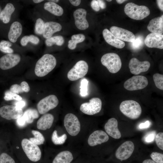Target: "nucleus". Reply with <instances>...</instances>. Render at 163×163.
Returning a JSON list of instances; mask_svg holds the SVG:
<instances>
[{
	"label": "nucleus",
	"instance_id": "obj_53",
	"mask_svg": "<svg viewBox=\"0 0 163 163\" xmlns=\"http://www.w3.org/2000/svg\"><path fill=\"white\" fill-rule=\"evenodd\" d=\"M158 5L160 9L162 11L163 10V0H157Z\"/></svg>",
	"mask_w": 163,
	"mask_h": 163
},
{
	"label": "nucleus",
	"instance_id": "obj_18",
	"mask_svg": "<svg viewBox=\"0 0 163 163\" xmlns=\"http://www.w3.org/2000/svg\"><path fill=\"white\" fill-rule=\"evenodd\" d=\"M145 45L149 48L163 49V35L154 33H150L145 37Z\"/></svg>",
	"mask_w": 163,
	"mask_h": 163
},
{
	"label": "nucleus",
	"instance_id": "obj_28",
	"mask_svg": "<svg viewBox=\"0 0 163 163\" xmlns=\"http://www.w3.org/2000/svg\"><path fill=\"white\" fill-rule=\"evenodd\" d=\"M23 117L26 122L28 123H32L34 120L39 117L38 112L34 109L30 108L26 110L24 113Z\"/></svg>",
	"mask_w": 163,
	"mask_h": 163
},
{
	"label": "nucleus",
	"instance_id": "obj_43",
	"mask_svg": "<svg viewBox=\"0 0 163 163\" xmlns=\"http://www.w3.org/2000/svg\"><path fill=\"white\" fill-rule=\"evenodd\" d=\"M10 91L17 94L24 92L21 85L18 84H13L11 86Z\"/></svg>",
	"mask_w": 163,
	"mask_h": 163
},
{
	"label": "nucleus",
	"instance_id": "obj_50",
	"mask_svg": "<svg viewBox=\"0 0 163 163\" xmlns=\"http://www.w3.org/2000/svg\"><path fill=\"white\" fill-rule=\"evenodd\" d=\"M98 5L102 9H104L106 8V4L105 2L103 0H97Z\"/></svg>",
	"mask_w": 163,
	"mask_h": 163
},
{
	"label": "nucleus",
	"instance_id": "obj_34",
	"mask_svg": "<svg viewBox=\"0 0 163 163\" xmlns=\"http://www.w3.org/2000/svg\"><path fill=\"white\" fill-rule=\"evenodd\" d=\"M155 85L158 88L163 90V75L158 73L154 74L153 76Z\"/></svg>",
	"mask_w": 163,
	"mask_h": 163
},
{
	"label": "nucleus",
	"instance_id": "obj_31",
	"mask_svg": "<svg viewBox=\"0 0 163 163\" xmlns=\"http://www.w3.org/2000/svg\"><path fill=\"white\" fill-rule=\"evenodd\" d=\"M31 133L34 137L29 139V140L31 142L37 145L43 144L45 138L43 135L40 132L37 130H32Z\"/></svg>",
	"mask_w": 163,
	"mask_h": 163
},
{
	"label": "nucleus",
	"instance_id": "obj_13",
	"mask_svg": "<svg viewBox=\"0 0 163 163\" xmlns=\"http://www.w3.org/2000/svg\"><path fill=\"white\" fill-rule=\"evenodd\" d=\"M149 62L145 61H140L136 58H133L130 60L129 67L131 73L138 75L142 72L147 71L150 68Z\"/></svg>",
	"mask_w": 163,
	"mask_h": 163
},
{
	"label": "nucleus",
	"instance_id": "obj_14",
	"mask_svg": "<svg viewBox=\"0 0 163 163\" xmlns=\"http://www.w3.org/2000/svg\"><path fill=\"white\" fill-rule=\"evenodd\" d=\"M21 59L17 54H8L3 56L0 59V68L2 70L11 69L18 65Z\"/></svg>",
	"mask_w": 163,
	"mask_h": 163
},
{
	"label": "nucleus",
	"instance_id": "obj_27",
	"mask_svg": "<svg viewBox=\"0 0 163 163\" xmlns=\"http://www.w3.org/2000/svg\"><path fill=\"white\" fill-rule=\"evenodd\" d=\"M73 159L72 153L68 151H62L54 159L52 163H70Z\"/></svg>",
	"mask_w": 163,
	"mask_h": 163
},
{
	"label": "nucleus",
	"instance_id": "obj_35",
	"mask_svg": "<svg viewBox=\"0 0 163 163\" xmlns=\"http://www.w3.org/2000/svg\"><path fill=\"white\" fill-rule=\"evenodd\" d=\"M4 99L7 101L14 100L19 101H21L22 98L18 94L8 90L5 92Z\"/></svg>",
	"mask_w": 163,
	"mask_h": 163
},
{
	"label": "nucleus",
	"instance_id": "obj_52",
	"mask_svg": "<svg viewBox=\"0 0 163 163\" xmlns=\"http://www.w3.org/2000/svg\"><path fill=\"white\" fill-rule=\"evenodd\" d=\"M69 1L72 5L77 6L80 4L81 1L80 0H70Z\"/></svg>",
	"mask_w": 163,
	"mask_h": 163
},
{
	"label": "nucleus",
	"instance_id": "obj_59",
	"mask_svg": "<svg viewBox=\"0 0 163 163\" xmlns=\"http://www.w3.org/2000/svg\"><path fill=\"white\" fill-rule=\"evenodd\" d=\"M1 8L0 7V13H1Z\"/></svg>",
	"mask_w": 163,
	"mask_h": 163
},
{
	"label": "nucleus",
	"instance_id": "obj_45",
	"mask_svg": "<svg viewBox=\"0 0 163 163\" xmlns=\"http://www.w3.org/2000/svg\"><path fill=\"white\" fill-rule=\"evenodd\" d=\"M22 89L24 92H28L30 90V88L28 83L25 81H23L20 85Z\"/></svg>",
	"mask_w": 163,
	"mask_h": 163
},
{
	"label": "nucleus",
	"instance_id": "obj_57",
	"mask_svg": "<svg viewBox=\"0 0 163 163\" xmlns=\"http://www.w3.org/2000/svg\"><path fill=\"white\" fill-rule=\"evenodd\" d=\"M48 1H51V2H55V3L59 1V0H48Z\"/></svg>",
	"mask_w": 163,
	"mask_h": 163
},
{
	"label": "nucleus",
	"instance_id": "obj_33",
	"mask_svg": "<svg viewBox=\"0 0 163 163\" xmlns=\"http://www.w3.org/2000/svg\"><path fill=\"white\" fill-rule=\"evenodd\" d=\"M67 138V135L64 134L60 136H59L57 134V131L55 130L53 132L51 137L52 141L55 145H62L65 142Z\"/></svg>",
	"mask_w": 163,
	"mask_h": 163
},
{
	"label": "nucleus",
	"instance_id": "obj_4",
	"mask_svg": "<svg viewBox=\"0 0 163 163\" xmlns=\"http://www.w3.org/2000/svg\"><path fill=\"white\" fill-rule=\"evenodd\" d=\"M101 62L112 73L117 72L122 66L120 56L117 54L113 53H108L104 55L101 58Z\"/></svg>",
	"mask_w": 163,
	"mask_h": 163
},
{
	"label": "nucleus",
	"instance_id": "obj_22",
	"mask_svg": "<svg viewBox=\"0 0 163 163\" xmlns=\"http://www.w3.org/2000/svg\"><path fill=\"white\" fill-rule=\"evenodd\" d=\"M22 29V26L20 23L17 21L13 22L11 25L8 33V37L9 40L12 43L16 42L21 35Z\"/></svg>",
	"mask_w": 163,
	"mask_h": 163
},
{
	"label": "nucleus",
	"instance_id": "obj_6",
	"mask_svg": "<svg viewBox=\"0 0 163 163\" xmlns=\"http://www.w3.org/2000/svg\"><path fill=\"white\" fill-rule=\"evenodd\" d=\"M88 69V66L87 62L84 60H80L69 71L67 78L71 81L77 80L84 77Z\"/></svg>",
	"mask_w": 163,
	"mask_h": 163
},
{
	"label": "nucleus",
	"instance_id": "obj_55",
	"mask_svg": "<svg viewBox=\"0 0 163 163\" xmlns=\"http://www.w3.org/2000/svg\"><path fill=\"white\" fill-rule=\"evenodd\" d=\"M44 0H33V2L35 3H40Z\"/></svg>",
	"mask_w": 163,
	"mask_h": 163
},
{
	"label": "nucleus",
	"instance_id": "obj_32",
	"mask_svg": "<svg viewBox=\"0 0 163 163\" xmlns=\"http://www.w3.org/2000/svg\"><path fill=\"white\" fill-rule=\"evenodd\" d=\"M39 42L40 40L37 37L34 35H31L23 37L21 39L20 43L21 45L25 46L29 42L34 44H37Z\"/></svg>",
	"mask_w": 163,
	"mask_h": 163
},
{
	"label": "nucleus",
	"instance_id": "obj_40",
	"mask_svg": "<svg viewBox=\"0 0 163 163\" xmlns=\"http://www.w3.org/2000/svg\"><path fill=\"white\" fill-rule=\"evenodd\" d=\"M153 161L156 163H163V155L156 152H152L150 155Z\"/></svg>",
	"mask_w": 163,
	"mask_h": 163
},
{
	"label": "nucleus",
	"instance_id": "obj_36",
	"mask_svg": "<svg viewBox=\"0 0 163 163\" xmlns=\"http://www.w3.org/2000/svg\"><path fill=\"white\" fill-rule=\"evenodd\" d=\"M43 21L41 18H38L36 21L35 25V32L38 34H43L45 27Z\"/></svg>",
	"mask_w": 163,
	"mask_h": 163
},
{
	"label": "nucleus",
	"instance_id": "obj_30",
	"mask_svg": "<svg viewBox=\"0 0 163 163\" xmlns=\"http://www.w3.org/2000/svg\"><path fill=\"white\" fill-rule=\"evenodd\" d=\"M64 42V39L61 36H57L51 37L46 39L45 41L46 45L51 46L55 44L58 46H61Z\"/></svg>",
	"mask_w": 163,
	"mask_h": 163
},
{
	"label": "nucleus",
	"instance_id": "obj_15",
	"mask_svg": "<svg viewBox=\"0 0 163 163\" xmlns=\"http://www.w3.org/2000/svg\"><path fill=\"white\" fill-rule=\"evenodd\" d=\"M110 32L117 38L124 41L133 42L135 39L134 34L127 30L115 26L110 28Z\"/></svg>",
	"mask_w": 163,
	"mask_h": 163
},
{
	"label": "nucleus",
	"instance_id": "obj_5",
	"mask_svg": "<svg viewBox=\"0 0 163 163\" xmlns=\"http://www.w3.org/2000/svg\"><path fill=\"white\" fill-rule=\"evenodd\" d=\"M21 145L26 156L30 161L36 162L40 160L41 152L38 145L32 142L29 139L24 138L21 141Z\"/></svg>",
	"mask_w": 163,
	"mask_h": 163
},
{
	"label": "nucleus",
	"instance_id": "obj_9",
	"mask_svg": "<svg viewBox=\"0 0 163 163\" xmlns=\"http://www.w3.org/2000/svg\"><path fill=\"white\" fill-rule=\"evenodd\" d=\"M59 103V100L56 95H50L42 99L38 103L37 107L38 112L41 114H46L56 107Z\"/></svg>",
	"mask_w": 163,
	"mask_h": 163
},
{
	"label": "nucleus",
	"instance_id": "obj_48",
	"mask_svg": "<svg viewBox=\"0 0 163 163\" xmlns=\"http://www.w3.org/2000/svg\"><path fill=\"white\" fill-rule=\"evenodd\" d=\"M17 123L20 126H23L25 123V120L22 115L17 119Z\"/></svg>",
	"mask_w": 163,
	"mask_h": 163
},
{
	"label": "nucleus",
	"instance_id": "obj_17",
	"mask_svg": "<svg viewBox=\"0 0 163 163\" xmlns=\"http://www.w3.org/2000/svg\"><path fill=\"white\" fill-rule=\"evenodd\" d=\"M109 139L108 136L105 132L101 130H97L90 135L88 142L90 146H94L106 142Z\"/></svg>",
	"mask_w": 163,
	"mask_h": 163
},
{
	"label": "nucleus",
	"instance_id": "obj_21",
	"mask_svg": "<svg viewBox=\"0 0 163 163\" xmlns=\"http://www.w3.org/2000/svg\"><path fill=\"white\" fill-rule=\"evenodd\" d=\"M147 29L152 33L162 34L163 33V16L154 18L150 20Z\"/></svg>",
	"mask_w": 163,
	"mask_h": 163
},
{
	"label": "nucleus",
	"instance_id": "obj_58",
	"mask_svg": "<svg viewBox=\"0 0 163 163\" xmlns=\"http://www.w3.org/2000/svg\"><path fill=\"white\" fill-rule=\"evenodd\" d=\"M107 1H108V2H110V1H111L112 0H106Z\"/></svg>",
	"mask_w": 163,
	"mask_h": 163
},
{
	"label": "nucleus",
	"instance_id": "obj_11",
	"mask_svg": "<svg viewBox=\"0 0 163 163\" xmlns=\"http://www.w3.org/2000/svg\"><path fill=\"white\" fill-rule=\"evenodd\" d=\"M22 109L16 106L8 105L0 108V115L2 118L8 120L18 119L23 115Z\"/></svg>",
	"mask_w": 163,
	"mask_h": 163
},
{
	"label": "nucleus",
	"instance_id": "obj_42",
	"mask_svg": "<svg viewBox=\"0 0 163 163\" xmlns=\"http://www.w3.org/2000/svg\"><path fill=\"white\" fill-rule=\"evenodd\" d=\"M88 81L85 79H83L81 82L80 94L82 96H85L87 94Z\"/></svg>",
	"mask_w": 163,
	"mask_h": 163
},
{
	"label": "nucleus",
	"instance_id": "obj_12",
	"mask_svg": "<svg viewBox=\"0 0 163 163\" xmlns=\"http://www.w3.org/2000/svg\"><path fill=\"white\" fill-rule=\"evenodd\" d=\"M133 143L130 141L122 143L117 149L115 153L117 158L121 161L126 160L129 158L134 149Z\"/></svg>",
	"mask_w": 163,
	"mask_h": 163
},
{
	"label": "nucleus",
	"instance_id": "obj_7",
	"mask_svg": "<svg viewBox=\"0 0 163 163\" xmlns=\"http://www.w3.org/2000/svg\"><path fill=\"white\" fill-rule=\"evenodd\" d=\"M148 84V80L145 76L136 75L128 79L124 83V88L128 91L141 90L145 88Z\"/></svg>",
	"mask_w": 163,
	"mask_h": 163
},
{
	"label": "nucleus",
	"instance_id": "obj_54",
	"mask_svg": "<svg viewBox=\"0 0 163 163\" xmlns=\"http://www.w3.org/2000/svg\"><path fill=\"white\" fill-rule=\"evenodd\" d=\"M142 163H156L153 160L150 159H147L144 160Z\"/></svg>",
	"mask_w": 163,
	"mask_h": 163
},
{
	"label": "nucleus",
	"instance_id": "obj_1",
	"mask_svg": "<svg viewBox=\"0 0 163 163\" xmlns=\"http://www.w3.org/2000/svg\"><path fill=\"white\" fill-rule=\"evenodd\" d=\"M56 65V60L52 55H44L37 62L34 69L36 76L39 77L45 76L51 72Z\"/></svg>",
	"mask_w": 163,
	"mask_h": 163
},
{
	"label": "nucleus",
	"instance_id": "obj_44",
	"mask_svg": "<svg viewBox=\"0 0 163 163\" xmlns=\"http://www.w3.org/2000/svg\"><path fill=\"white\" fill-rule=\"evenodd\" d=\"M0 50L6 53L11 54L14 52L13 49L10 47L2 46L0 43Z\"/></svg>",
	"mask_w": 163,
	"mask_h": 163
},
{
	"label": "nucleus",
	"instance_id": "obj_38",
	"mask_svg": "<svg viewBox=\"0 0 163 163\" xmlns=\"http://www.w3.org/2000/svg\"><path fill=\"white\" fill-rule=\"evenodd\" d=\"M143 44V38L139 36L135 39V40L131 43V46L133 50H138L141 47Z\"/></svg>",
	"mask_w": 163,
	"mask_h": 163
},
{
	"label": "nucleus",
	"instance_id": "obj_3",
	"mask_svg": "<svg viewBox=\"0 0 163 163\" xmlns=\"http://www.w3.org/2000/svg\"><path fill=\"white\" fill-rule=\"evenodd\" d=\"M124 11L126 14L130 18L136 20H141L149 15V9L144 5H138L129 2L125 6Z\"/></svg>",
	"mask_w": 163,
	"mask_h": 163
},
{
	"label": "nucleus",
	"instance_id": "obj_8",
	"mask_svg": "<svg viewBox=\"0 0 163 163\" xmlns=\"http://www.w3.org/2000/svg\"><path fill=\"white\" fill-rule=\"evenodd\" d=\"M64 126L68 133L72 136H76L81 129L80 122L78 117L72 113H68L65 116Z\"/></svg>",
	"mask_w": 163,
	"mask_h": 163
},
{
	"label": "nucleus",
	"instance_id": "obj_25",
	"mask_svg": "<svg viewBox=\"0 0 163 163\" xmlns=\"http://www.w3.org/2000/svg\"><path fill=\"white\" fill-rule=\"evenodd\" d=\"M15 8L11 3L6 4L3 9L1 11L0 19L5 24L8 23L10 21L11 15L14 12Z\"/></svg>",
	"mask_w": 163,
	"mask_h": 163
},
{
	"label": "nucleus",
	"instance_id": "obj_29",
	"mask_svg": "<svg viewBox=\"0 0 163 163\" xmlns=\"http://www.w3.org/2000/svg\"><path fill=\"white\" fill-rule=\"evenodd\" d=\"M85 39V36L82 34H78L73 35L71 40L68 42V47L70 50L75 48L76 45L78 43L83 42Z\"/></svg>",
	"mask_w": 163,
	"mask_h": 163
},
{
	"label": "nucleus",
	"instance_id": "obj_49",
	"mask_svg": "<svg viewBox=\"0 0 163 163\" xmlns=\"http://www.w3.org/2000/svg\"><path fill=\"white\" fill-rule=\"evenodd\" d=\"M0 43L3 46L10 47L12 46V43L10 42L4 40L1 41Z\"/></svg>",
	"mask_w": 163,
	"mask_h": 163
},
{
	"label": "nucleus",
	"instance_id": "obj_2",
	"mask_svg": "<svg viewBox=\"0 0 163 163\" xmlns=\"http://www.w3.org/2000/svg\"><path fill=\"white\" fill-rule=\"evenodd\" d=\"M121 112L126 116L132 120H135L140 116L142 109L139 104L133 100L122 101L120 106Z\"/></svg>",
	"mask_w": 163,
	"mask_h": 163
},
{
	"label": "nucleus",
	"instance_id": "obj_26",
	"mask_svg": "<svg viewBox=\"0 0 163 163\" xmlns=\"http://www.w3.org/2000/svg\"><path fill=\"white\" fill-rule=\"evenodd\" d=\"M44 8L45 10L57 16H61L63 13V10L61 6L51 1L45 3Z\"/></svg>",
	"mask_w": 163,
	"mask_h": 163
},
{
	"label": "nucleus",
	"instance_id": "obj_24",
	"mask_svg": "<svg viewBox=\"0 0 163 163\" xmlns=\"http://www.w3.org/2000/svg\"><path fill=\"white\" fill-rule=\"evenodd\" d=\"M54 120L53 115L50 113H46L38 120L37 127L41 130H46L50 128L52 126Z\"/></svg>",
	"mask_w": 163,
	"mask_h": 163
},
{
	"label": "nucleus",
	"instance_id": "obj_39",
	"mask_svg": "<svg viewBox=\"0 0 163 163\" xmlns=\"http://www.w3.org/2000/svg\"><path fill=\"white\" fill-rule=\"evenodd\" d=\"M0 163H16L14 159L6 153H2L0 155Z\"/></svg>",
	"mask_w": 163,
	"mask_h": 163
},
{
	"label": "nucleus",
	"instance_id": "obj_10",
	"mask_svg": "<svg viewBox=\"0 0 163 163\" xmlns=\"http://www.w3.org/2000/svg\"><path fill=\"white\" fill-rule=\"evenodd\" d=\"M102 101L98 97H93L89 102L82 104L80 110L83 113L89 115H93L99 113L102 107Z\"/></svg>",
	"mask_w": 163,
	"mask_h": 163
},
{
	"label": "nucleus",
	"instance_id": "obj_56",
	"mask_svg": "<svg viewBox=\"0 0 163 163\" xmlns=\"http://www.w3.org/2000/svg\"><path fill=\"white\" fill-rule=\"evenodd\" d=\"M126 1L125 0H117L116 1L118 3L121 4Z\"/></svg>",
	"mask_w": 163,
	"mask_h": 163
},
{
	"label": "nucleus",
	"instance_id": "obj_41",
	"mask_svg": "<svg viewBox=\"0 0 163 163\" xmlns=\"http://www.w3.org/2000/svg\"><path fill=\"white\" fill-rule=\"evenodd\" d=\"M155 142L158 147L162 150H163V133L160 132L155 136Z\"/></svg>",
	"mask_w": 163,
	"mask_h": 163
},
{
	"label": "nucleus",
	"instance_id": "obj_46",
	"mask_svg": "<svg viewBox=\"0 0 163 163\" xmlns=\"http://www.w3.org/2000/svg\"><path fill=\"white\" fill-rule=\"evenodd\" d=\"M151 125V123L149 121L147 120L144 123L140 124L138 127L140 129H147Z\"/></svg>",
	"mask_w": 163,
	"mask_h": 163
},
{
	"label": "nucleus",
	"instance_id": "obj_20",
	"mask_svg": "<svg viewBox=\"0 0 163 163\" xmlns=\"http://www.w3.org/2000/svg\"><path fill=\"white\" fill-rule=\"evenodd\" d=\"M102 34L104 40L108 44L119 49H121L124 47L125 43L116 38L107 29H104Z\"/></svg>",
	"mask_w": 163,
	"mask_h": 163
},
{
	"label": "nucleus",
	"instance_id": "obj_51",
	"mask_svg": "<svg viewBox=\"0 0 163 163\" xmlns=\"http://www.w3.org/2000/svg\"><path fill=\"white\" fill-rule=\"evenodd\" d=\"M25 105V102L23 101H19L17 102L15 104V106L17 107L20 108H22Z\"/></svg>",
	"mask_w": 163,
	"mask_h": 163
},
{
	"label": "nucleus",
	"instance_id": "obj_19",
	"mask_svg": "<svg viewBox=\"0 0 163 163\" xmlns=\"http://www.w3.org/2000/svg\"><path fill=\"white\" fill-rule=\"evenodd\" d=\"M118 124L117 119L112 118L108 120L104 126V129L107 134L115 139H119L121 136Z\"/></svg>",
	"mask_w": 163,
	"mask_h": 163
},
{
	"label": "nucleus",
	"instance_id": "obj_37",
	"mask_svg": "<svg viewBox=\"0 0 163 163\" xmlns=\"http://www.w3.org/2000/svg\"><path fill=\"white\" fill-rule=\"evenodd\" d=\"M156 132L152 131L147 133L142 138L143 142L149 143L153 142L155 140L156 136Z\"/></svg>",
	"mask_w": 163,
	"mask_h": 163
},
{
	"label": "nucleus",
	"instance_id": "obj_23",
	"mask_svg": "<svg viewBox=\"0 0 163 163\" xmlns=\"http://www.w3.org/2000/svg\"><path fill=\"white\" fill-rule=\"evenodd\" d=\"M62 28L61 25L58 23L53 21L46 22L45 24L43 37L46 39L51 37L54 33L60 31Z\"/></svg>",
	"mask_w": 163,
	"mask_h": 163
},
{
	"label": "nucleus",
	"instance_id": "obj_47",
	"mask_svg": "<svg viewBox=\"0 0 163 163\" xmlns=\"http://www.w3.org/2000/svg\"><path fill=\"white\" fill-rule=\"evenodd\" d=\"M91 5L92 8L95 11H99L100 7L97 0H92L91 2Z\"/></svg>",
	"mask_w": 163,
	"mask_h": 163
},
{
	"label": "nucleus",
	"instance_id": "obj_16",
	"mask_svg": "<svg viewBox=\"0 0 163 163\" xmlns=\"http://www.w3.org/2000/svg\"><path fill=\"white\" fill-rule=\"evenodd\" d=\"M87 11L83 8H78L73 13L75 24L79 29L84 30L89 27V24L86 19Z\"/></svg>",
	"mask_w": 163,
	"mask_h": 163
}]
</instances>
